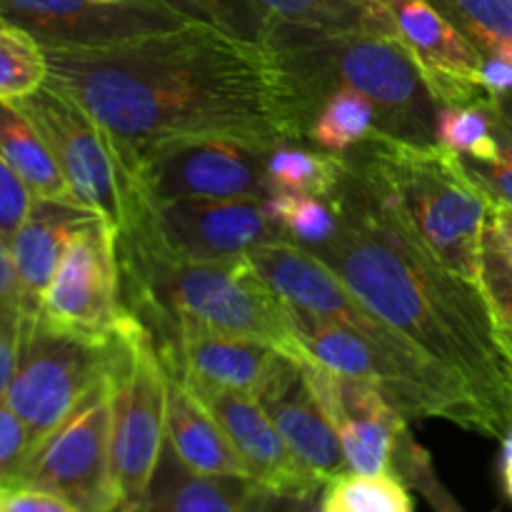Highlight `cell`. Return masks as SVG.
<instances>
[{
  "label": "cell",
  "instance_id": "cell-45",
  "mask_svg": "<svg viewBox=\"0 0 512 512\" xmlns=\"http://www.w3.org/2000/svg\"><path fill=\"white\" fill-rule=\"evenodd\" d=\"M505 323V330H508V335H510V340H512V320H503Z\"/></svg>",
  "mask_w": 512,
  "mask_h": 512
},
{
  "label": "cell",
  "instance_id": "cell-41",
  "mask_svg": "<svg viewBox=\"0 0 512 512\" xmlns=\"http://www.w3.org/2000/svg\"><path fill=\"white\" fill-rule=\"evenodd\" d=\"M20 335H23V323L13 328H0V403L8 398V388L18 368Z\"/></svg>",
  "mask_w": 512,
  "mask_h": 512
},
{
  "label": "cell",
  "instance_id": "cell-10",
  "mask_svg": "<svg viewBox=\"0 0 512 512\" xmlns=\"http://www.w3.org/2000/svg\"><path fill=\"white\" fill-rule=\"evenodd\" d=\"M38 320L58 333L113 343L130 310L123 298L118 230L100 215H88L70 235L63 260L45 288Z\"/></svg>",
  "mask_w": 512,
  "mask_h": 512
},
{
  "label": "cell",
  "instance_id": "cell-19",
  "mask_svg": "<svg viewBox=\"0 0 512 512\" xmlns=\"http://www.w3.org/2000/svg\"><path fill=\"white\" fill-rule=\"evenodd\" d=\"M158 350L165 370L180 380L253 398L263 395L285 355L260 340L225 335H180Z\"/></svg>",
  "mask_w": 512,
  "mask_h": 512
},
{
  "label": "cell",
  "instance_id": "cell-17",
  "mask_svg": "<svg viewBox=\"0 0 512 512\" xmlns=\"http://www.w3.org/2000/svg\"><path fill=\"white\" fill-rule=\"evenodd\" d=\"M173 375V373H170ZM178 378V375H175ZM185 388L210 410L220 428L225 430L240 460L248 468V475L255 483L265 485L278 493H303L328 485L315 478L303 463L293 455L280 430L265 413L258 398L233 390L210 388V385L183 380Z\"/></svg>",
  "mask_w": 512,
  "mask_h": 512
},
{
  "label": "cell",
  "instance_id": "cell-11",
  "mask_svg": "<svg viewBox=\"0 0 512 512\" xmlns=\"http://www.w3.org/2000/svg\"><path fill=\"white\" fill-rule=\"evenodd\" d=\"M265 145L238 138H180L130 160L150 203L180 198H270Z\"/></svg>",
  "mask_w": 512,
  "mask_h": 512
},
{
  "label": "cell",
  "instance_id": "cell-16",
  "mask_svg": "<svg viewBox=\"0 0 512 512\" xmlns=\"http://www.w3.org/2000/svg\"><path fill=\"white\" fill-rule=\"evenodd\" d=\"M390 35L423 70L438 103L490 100L478 83L483 53L430 0H380Z\"/></svg>",
  "mask_w": 512,
  "mask_h": 512
},
{
  "label": "cell",
  "instance_id": "cell-1",
  "mask_svg": "<svg viewBox=\"0 0 512 512\" xmlns=\"http://www.w3.org/2000/svg\"><path fill=\"white\" fill-rule=\"evenodd\" d=\"M48 85L88 110L133 160L180 138L305 143L303 113L273 50L198 23L105 48H43Z\"/></svg>",
  "mask_w": 512,
  "mask_h": 512
},
{
  "label": "cell",
  "instance_id": "cell-25",
  "mask_svg": "<svg viewBox=\"0 0 512 512\" xmlns=\"http://www.w3.org/2000/svg\"><path fill=\"white\" fill-rule=\"evenodd\" d=\"M265 170L273 193L315 195L330 200L345 178V158L308 143H280L268 150Z\"/></svg>",
  "mask_w": 512,
  "mask_h": 512
},
{
  "label": "cell",
  "instance_id": "cell-22",
  "mask_svg": "<svg viewBox=\"0 0 512 512\" xmlns=\"http://www.w3.org/2000/svg\"><path fill=\"white\" fill-rule=\"evenodd\" d=\"M165 440L180 463L193 473L210 475V478H250L248 468L218 420L185 388L183 380L170 373Z\"/></svg>",
  "mask_w": 512,
  "mask_h": 512
},
{
  "label": "cell",
  "instance_id": "cell-34",
  "mask_svg": "<svg viewBox=\"0 0 512 512\" xmlns=\"http://www.w3.org/2000/svg\"><path fill=\"white\" fill-rule=\"evenodd\" d=\"M503 118V115H500ZM463 160V158H460ZM465 170L470 178L483 188L490 203L500 205V208L512 210V125L503 118V128H500V153L498 158L488 160V163H473V160H463Z\"/></svg>",
  "mask_w": 512,
  "mask_h": 512
},
{
  "label": "cell",
  "instance_id": "cell-44",
  "mask_svg": "<svg viewBox=\"0 0 512 512\" xmlns=\"http://www.w3.org/2000/svg\"><path fill=\"white\" fill-rule=\"evenodd\" d=\"M355 3H360V5H365V8H370V5H375V3H378V0H355Z\"/></svg>",
  "mask_w": 512,
  "mask_h": 512
},
{
  "label": "cell",
  "instance_id": "cell-9",
  "mask_svg": "<svg viewBox=\"0 0 512 512\" xmlns=\"http://www.w3.org/2000/svg\"><path fill=\"white\" fill-rule=\"evenodd\" d=\"M15 105L40 130L80 208L100 215L120 233L138 183L103 125L48 83Z\"/></svg>",
  "mask_w": 512,
  "mask_h": 512
},
{
  "label": "cell",
  "instance_id": "cell-30",
  "mask_svg": "<svg viewBox=\"0 0 512 512\" xmlns=\"http://www.w3.org/2000/svg\"><path fill=\"white\" fill-rule=\"evenodd\" d=\"M323 512H413V498L393 473H343L325 485Z\"/></svg>",
  "mask_w": 512,
  "mask_h": 512
},
{
  "label": "cell",
  "instance_id": "cell-42",
  "mask_svg": "<svg viewBox=\"0 0 512 512\" xmlns=\"http://www.w3.org/2000/svg\"><path fill=\"white\" fill-rule=\"evenodd\" d=\"M500 480H503V490L512 503V425L508 433L503 435V450H500Z\"/></svg>",
  "mask_w": 512,
  "mask_h": 512
},
{
  "label": "cell",
  "instance_id": "cell-38",
  "mask_svg": "<svg viewBox=\"0 0 512 512\" xmlns=\"http://www.w3.org/2000/svg\"><path fill=\"white\" fill-rule=\"evenodd\" d=\"M25 318L23 290L8 245L0 240V328H13Z\"/></svg>",
  "mask_w": 512,
  "mask_h": 512
},
{
  "label": "cell",
  "instance_id": "cell-8",
  "mask_svg": "<svg viewBox=\"0 0 512 512\" xmlns=\"http://www.w3.org/2000/svg\"><path fill=\"white\" fill-rule=\"evenodd\" d=\"M115 343L100 345L58 333L25 315L20 358L8 405L25 425L30 453L110 383Z\"/></svg>",
  "mask_w": 512,
  "mask_h": 512
},
{
  "label": "cell",
  "instance_id": "cell-14",
  "mask_svg": "<svg viewBox=\"0 0 512 512\" xmlns=\"http://www.w3.org/2000/svg\"><path fill=\"white\" fill-rule=\"evenodd\" d=\"M0 20L43 48H105L185 25L155 0H0Z\"/></svg>",
  "mask_w": 512,
  "mask_h": 512
},
{
  "label": "cell",
  "instance_id": "cell-43",
  "mask_svg": "<svg viewBox=\"0 0 512 512\" xmlns=\"http://www.w3.org/2000/svg\"><path fill=\"white\" fill-rule=\"evenodd\" d=\"M495 105H498L500 115H503V118L508 120V123L512 125V90H510L508 95H503V98L495 100Z\"/></svg>",
  "mask_w": 512,
  "mask_h": 512
},
{
  "label": "cell",
  "instance_id": "cell-46",
  "mask_svg": "<svg viewBox=\"0 0 512 512\" xmlns=\"http://www.w3.org/2000/svg\"><path fill=\"white\" fill-rule=\"evenodd\" d=\"M108 3H113V0H108Z\"/></svg>",
  "mask_w": 512,
  "mask_h": 512
},
{
  "label": "cell",
  "instance_id": "cell-36",
  "mask_svg": "<svg viewBox=\"0 0 512 512\" xmlns=\"http://www.w3.org/2000/svg\"><path fill=\"white\" fill-rule=\"evenodd\" d=\"M30 455V438L25 425L8 405L0 403V485L10 483Z\"/></svg>",
  "mask_w": 512,
  "mask_h": 512
},
{
  "label": "cell",
  "instance_id": "cell-12",
  "mask_svg": "<svg viewBox=\"0 0 512 512\" xmlns=\"http://www.w3.org/2000/svg\"><path fill=\"white\" fill-rule=\"evenodd\" d=\"M110 383L25 458L10 483L48 490L78 512H115L120 495L110 458Z\"/></svg>",
  "mask_w": 512,
  "mask_h": 512
},
{
  "label": "cell",
  "instance_id": "cell-6",
  "mask_svg": "<svg viewBox=\"0 0 512 512\" xmlns=\"http://www.w3.org/2000/svg\"><path fill=\"white\" fill-rule=\"evenodd\" d=\"M290 330L315 363L375 385L405 420L438 418L463 430L503 440V430L473 390L420 353L415 345L383 343L338 320L290 308Z\"/></svg>",
  "mask_w": 512,
  "mask_h": 512
},
{
  "label": "cell",
  "instance_id": "cell-2",
  "mask_svg": "<svg viewBox=\"0 0 512 512\" xmlns=\"http://www.w3.org/2000/svg\"><path fill=\"white\" fill-rule=\"evenodd\" d=\"M340 233L310 250L375 315L463 380L500 425H512V340L485 283H473L405 243L348 183L330 198Z\"/></svg>",
  "mask_w": 512,
  "mask_h": 512
},
{
  "label": "cell",
  "instance_id": "cell-29",
  "mask_svg": "<svg viewBox=\"0 0 512 512\" xmlns=\"http://www.w3.org/2000/svg\"><path fill=\"white\" fill-rule=\"evenodd\" d=\"M483 55L512 63V0H430Z\"/></svg>",
  "mask_w": 512,
  "mask_h": 512
},
{
  "label": "cell",
  "instance_id": "cell-33",
  "mask_svg": "<svg viewBox=\"0 0 512 512\" xmlns=\"http://www.w3.org/2000/svg\"><path fill=\"white\" fill-rule=\"evenodd\" d=\"M275 20L318 30H370V10L355 0H258Z\"/></svg>",
  "mask_w": 512,
  "mask_h": 512
},
{
  "label": "cell",
  "instance_id": "cell-40",
  "mask_svg": "<svg viewBox=\"0 0 512 512\" xmlns=\"http://www.w3.org/2000/svg\"><path fill=\"white\" fill-rule=\"evenodd\" d=\"M478 83L490 100H498L512 90V63L495 55H483L478 70Z\"/></svg>",
  "mask_w": 512,
  "mask_h": 512
},
{
  "label": "cell",
  "instance_id": "cell-35",
  "mask_svg": "<svg viewBox=\"0 0 512 512\" xmlns=\"http://www.w3.org/2000/svg\"><path fill=\"white\" fill-rule=\"evenodd\" d=\"M35 195L30 193L28 185L20 180V175L0 158V240L10 243L18 225L28 215Z\"/></svg>",
  "mask_w": 512,
  "mask_h": 512
},
{
  "label": "cell",
  "instance_id": "cell-37",
  "mask_svg": "<svg viewBox=\"0 0 512 512\" xmlns=\"http://www.w3.org/2000/svg\"><path fill=\"white\" fill-rule=\"evenodd\" d=\"M0 512H78L70 503L48 490L30 485L5 483L0 485Z\"/></svg>",
  "mask_w": 512,
  "mask_h": 512
},
{
  "label": "cell",
  "instance_id": "cell-20",
  "mask_svg": "<svg viewBox=\"0 0 512 512\" xmlns=\"http://www.w3.org/2000/svg\"><path fill=\"white\" fill-rule=\"evenodd\" d=\"M90 210L58 200L35 198L28 215L10 238L8 250L23 290L25 315H35L45 288L53 280L73 230L83 223Z\"/></svg>",
  "mask_w": 512,
  "mask_h": 512
},
{
  "label": "cell",
  "instance_id": "cell-28",
  "mask_svg": "<svg viewBox=\"0 0 512 512\" xmlns=\"http://www.w3.org/2000/svg\"><path fill=\"white\" fill-rule=\"evenodd\" d=\"M268 215L283 240L305 250H320L340 233V215L328 198L298 193H273L265 198Z\"/></svg>",
  "mask_w": 512,
  "mask_h": 512
},
{
  "label": "cell",
  "instance_id": "cell-5",
  "mask_svg": "<svg viewBox=\"0 0 512 512\" xmlns=\"http://www.w3.org/2000/svg\"><path fill=\"white\" fill-rule=\"evenodd\" d=\"M268 48L288 75L300 113L333 88L365 95L378 130L415 145H438V98L398 38L370 30H318L275 20Z\"/></svg>",
  "mask_w": 512,
  "mask_h": 512
},
{
  "label": "cell",
  "instance_id": "cell-39",
  "mask_svg": "<svg viewBox=\"0 0 512 512\" xmlns=\"http://www.w3.org/2000/svg\"><path fill=\"white\" fill-rule=\"evenodd\" d=\"M323 488L303 490V493H278L263 488L255 512H323Z\"/></svg>",
  "mask_w": 512,
  "mask_h": 512
},
{
  "label": "cell",
  "instance_id": "cell-15",
  "mask_svg": "<svg viewBox=\"0 0 512 512\" xmlns=\"http://www.w3.org/2000/svg\"><path fill=\"white\" fill-rule=\"evenodd\" d=\"M148 223L170 253L193 260L243 258L260 245L283 240L265 198L148 200Z\"/></svg>",
  "mask_w": 512,
  "mask_h": 512
},
{
  "label": "cell",
  "instance_id": "cell-26",
  "mask_svg": "<svg viewBox=\"0 0 512 512\" xmlns=\"http://www.w3.org/2000/svg\"><path fill=\"white\" fill-rule=\"evenodd\" d=\"M503 118L495 100L475 103H440L435 120V138L440 148L473 163H488L500 153Z\"/></svg>",
  "mask_w": 512,
  "mask_h": 512
},
{
  "label": "cell",
  "instance_id": "cell-24",
  "mask_svg": "<svg viewBox=\"0 0 512 512\" xmlns=\"http://www.w3.org/2000/svg\"><path fill=\"white\" fill-rule=\"evenodd\" d=\"M375 130V105L350 88L328 90L305 113V143L333 155H348Z\"/></svg>",
  "mask_w": 512,
  "mask_h": 512
},
{
  "label": "cell",
  "instance_id": "cell-13",
  "mask_svg": "<svg viewBox=\"0 0 512 512\" xmlns=\"http://www.w3.org/2000/svg\"><path fill=\"white\" fill-rule=\"evenodd\" d=\"M295 363L338 433L350 473L395 475L400 450L408 443V420L375 385L335 373L308 355H300Z\"/></svg>",
  "mask_w": 512,
  "mask_h": 512
},
{
  "label": "cell",
  "instance_id": "cell-31",
  "mask_svg": "<svg viewBox=\"0 0 512 512\" xmlns=\"http://www.w3.org/2000/svg\"><path fill=\"white\" fill-rule=\"evenodd\" d=\"M48 83L45 50L18 25L0 20V98L18 103Z\"/></svg>",
  "mask_w": 512,
  "mask_h": 512
},
{
  "label": "cell",
  "instance_id": "cell-4",
  "mask_svg": "<svg viewBox=\"0 0 512 512\" xmlns=\"http://www.w3.org/2000/svg\"><path fill=\"white\" fill-rule=\"evenodd\" d=\"M343 158L348 188L405 243L483 283V235L493 203L458 155L375 130Z\"/></svg>",
  "mask_w": 512,
  "mask_h": 512
},
{
  "label": "cell",
  "instance_id": "cell-7",
  "mask_svg": "<svg viewBox=\"0 0 512 512\" xmlns=\"http://www.w3.org/2000/svg\"><path fill=\"white\" fill-rule=\"evenodd\" d=\"M168 370L153 333L130 313L115 343L110 373V458L120 508L148 493L165 448Z\"/></svg>",
  "mask_w": 512,
  "mask_h": 512
},
{
  "label": "cell",
  "instance_id": "cell-27",
  "mask_svg": "<svg viewBox=\"0 0 512 512\" xmlns=\"http://www.w3.org/2000/svg\"><path fill=\"white\" fill-rule=\"evenodd\" d=\"M185 23H198L243 43L268 48L275 18L258 0H155Z\"/></svg>",
  "mask_w": 512,
  "mask_h": 512
},
{
  "label": "cell",
  "instance_id": "cell-3",
  "mask_svg": "<svg viewBox=\"0 0 512 512\" xmlns=\"http://www.w3.org/2000/svg\"><path fill=\"white\" fill-rule=\"evenodd\" d=\"M125 308L153 333L158 348L180 335H225L268 343L298 360L288 305L265 283L248 255L193 260L170 253L148 223L138 188L118 233Z\"/></svg>",
  "mask_w": 512,
  "mask_h": 512
},
{
  "label": "cell",
  "instance_id": "cell-21",
  "mask_svg": "<svg viewBox=\"0 0 512 512\" xmlns=\"http://www.w3.org/2000/svg\"><path fill=\"white\" fill-rule=\"evenodd\" d=\"M265 485L250 478H210L185 468L165 440L158 470L138 505L115 512H255Z\"/></svg>",
  "mask_w": 512,
  "mask_h": 512
},
{
  "label": "cell",
  "instance_id": "cell-18",
  "mask_svg": "<svg viewBox=\"0 0 512 512\" xmlns=\"http://www.w3.org/2000/svg\"><path fill=\"white\" fill-rule=\"evenodd\" d=\"M260 405L275 428L280 430L295 458L315 475L330 483L338 475L350 473L338 433L328 415L315 400L303 378V370L293 358L283 355L268 388L260 395Z\"/></svg>",
  "mask_w": 512,
  "mask_h": 512
},
{
  "label": "cell",
  "instance_id": "cell-32",
  "mask_svg": "<svg viewBox=\"0 0 512 512\" xmlns=\"http://www.w3.org/2000/svg\"><path fill=\"white\" fill-rule=\"evenodd\" d=\"M483 283L500 318L512 320V210L493 205L483 235Z\"/></svg>",
  "mask_w": 512,
  "mask_h": 512
},
{
  "label": "cell",
  "instance_id": "cell-23",
  "mask_svg": "<svg viewBox=\"0 0 512 512\" xmlns=\"http://www.w3.org/2000/svg\"><path fill=\"white\" fill-rule=\"evenodd\" d=\"M0 158L20 175L35 198L78 205L48 143L15 103L0 98Z\"/></svg>",
  "mask_w": 512,
  "mask_h": 512
}]
</instances>
